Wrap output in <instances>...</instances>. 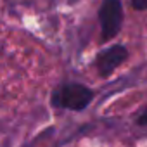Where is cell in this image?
Segmentation results:
<instances>
[{"instance_id": "obj_1", "label": "cell", "mask_w": 147, "mask_h": 147, "mask_svg": "<svg viewBox=\"0 0 147 147\" xmlns=\"http://www.w3.org/2000/svg\"><path fill=\"white\" fill-rule=\"evenodd\" d=\"M94 99V90L83 83H62L54 88L50 95V104L55 109H69V111H83Z\"/></svg>"}, {"instance_id": "obj_2", "label": "cell", "mask_w": 147, "mask_h": 147, "mask_svg": "<svg viewBox=\"0 0 147 147\" xmlns=\"http://www.w3.org/2000/svg\"><path fill=\"white\" fill-rule=\"evenodd\" d=\"M100 40L109 42L116 38L123 26V4L121 0H104L99 9Z\"/></svg>"}, {"instance_id": "obj_3", "label": "cell", "mask_w": 147, "mask_h": 147, "mask_svg": "<svg viewBox=\"0 0 147 147\" xmlns=\"http://www.w3.org/2000/svg\"><path fill=\"white\" fill-rule=\"evenodd\" d=\"M128 59V49L121 43L111 45L106 50H100L94 61V66L100 78H107Z\"/></svg>"}, {"instance_id": "obj_4", "label": "cell", "mask_w": 147, "mask_h": 147, "mask_svg": "<svg viewBox=\"0 0 147 147\" xmlns=\"http://www.w3.org/2000/svg\"><path fill=\"white\" fill-rule=\"evenodd\" d=\"M130 4L135 11H147V0H130Z\"/></svg>"}, {"instance_id": "obj_5", "label": "cell", "mask_w": 147, "mask_h": 147, "mask_svg": "<svg viewBox=\"0 0 147 147\" xmlns=\"http://www.w3.org/2000/svg\"><path fill=\"white\" fill-rule=\"evenodd\" d=\"M137 125H140V126H145V125H147V107L138 114V118H137Z\"/></svg>"}]
</instances>
